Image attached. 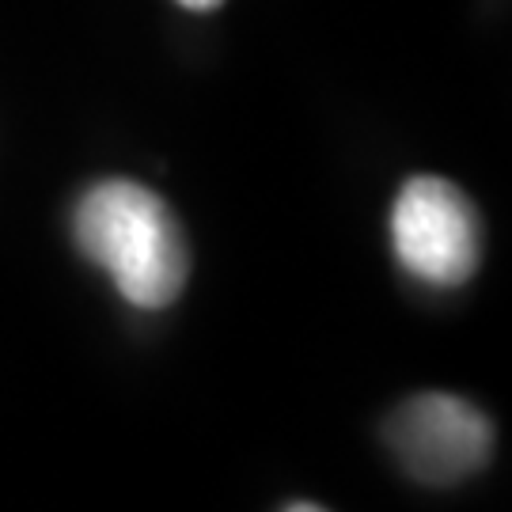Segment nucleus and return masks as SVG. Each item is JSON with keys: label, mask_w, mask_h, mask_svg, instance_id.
<instances>
[{"label": "nucleus", "mask_w": 512, "mask_h": 512, "mask_svg": "<svg viewBox=\"0 0 512 512\" xmlns=\"http://www.w3.org/2000/svg\"><path fill=\"white\" fill-rule=\"evenodd\" d=\"M80 255L107 270L133 308L160 311L183 293L190 255L160 194L129 179L92 186L73 213Z\"/></svg>", "instance_id": "nucleus-1"}, {"label": "nucleus", "mask_w": 512, "mask_h": 512, "mask_svg": "<svg viewBox=\"0 0 512 512\" xmlns=\"http://www.w3.org/2000/svg\"><path fill=\"white\" fill-rule=\"evenodd\" d=\"M391 243L410 277L437 289H456L475 274L482 251L475 205L448 179L418 175L395 198Z\"/></svg>", "instance_id": "nucleus-2"}, {"label": "nucleus", "mask_w": 512, "mask_h": 512, "mask_svg": "<svg viewBox=\"0 0 512 512\" xmlns=\"http://www.w3.org/2000/svg\"><path fill=\"white\" fill-rule=\"evenodd\" d=\"M387 444L425 486H452L482 471L494 456V425L456 395H418L387 421Z\"/></svg>", "instance_id": "nucleus-3"}, {"label": "nucleus", "mask_w": 512, "mask_h": 512, "mask_svg": "<svg viewBox=\"0 0 512 512\" xmlns=\"http://www.w3.org/2000/svg\"><path fill=\"white\" fill-rule=\"evenodd\" d=\"M183 8H190V12H213V8H220L224 0H179Z\"/></svg>", "instance_id": "nucleus-4"}]
</instances>
